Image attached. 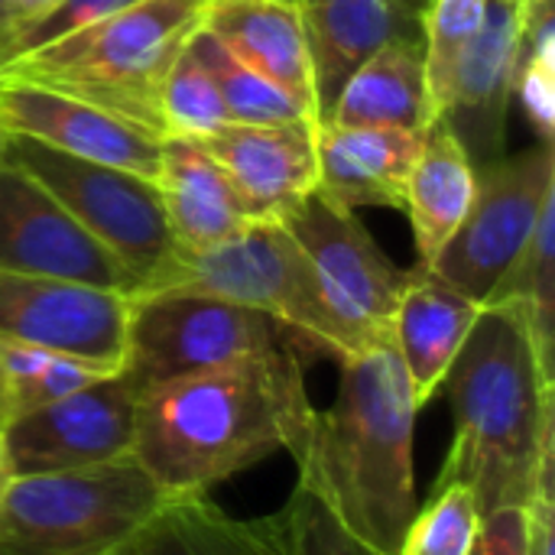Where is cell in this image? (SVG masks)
Instances as JSON below:
<instances>
[{"label": "cell", "instance_id": "cell-17", "mask_svg": "<svg viewBox=\"0 0 555 555\" xmlns=\"http://www.w3.org/2000/svg\"><path fill=\"white\" fill-rule=\"evenodd\" d=\"M520 65V13L514 0H488L485 23L462 55L446 124L481 166L501 159L507 140V107Z\"/></svg>", "mask_w": 555, "mask_h": 555}, {"label": "cell", "instance_id": "cell-34", "mask_svg": "<svg viewBox=\"0 0 555 555\" xmlns=\"http://www.w3.org/2000/svg\"><path fill=\"white\" fill-rule=\"evenodd\" d=\"M555 498L533 494L527 504V555H555Z\"/></svg>", "mask_w": 555, "mask_h": 555}, {"label": "cell", "instance_id": "cell-21", "mask_svg": "<svg viewBox=\"0 0 555 555\" xmlns=\"http://www.w3.org/2000/svg\"><path fill=\"white\" fill-rule=\"evenodd\" d=\"M481 306L416 267L393 315V345L410 374L416 406L423 410L446 384V374L462 351Z\"/></svg>", "mask_w": 555, "mask_h": 555}, {"label": "cell", "instance_id": "cell-38", "mask_svg": "<svg viewBox=\"0 0 555 555\" xmlns=\"http://www.w3.org/2000/svg\"><path fill=\"white\" fill-rule=\"evenodd\" d=\"M10 481V475H7V462H3V446H0V491H3V485Z\"/></svg>", "mask_w": 555, "mask_h": 555}, {"label": "cell", "instance_id": "cell-26", "mask_svg": "<svg viewBox=\"0 0 555 555\" xmlns=\"http://www.w3.org/2000/svg\"><path fill=\"white\" fill-rule=\"evenodd\" d=\"M488 0H429L423 23V62H426V88L436 117L446 114L455 75L465 49L478 36L485 23Z\"/></svg>", "mask_w": 555, "mask_h": 555}, {"label": "cell", "instance_id": "cell-9", "mask_svg": "<svg viewBox=\"0 0 555 555\" xmlns=\"http://www.w3.org/2000/svg\"><path fill=\"white\" fill-rule=\"evenodd\" d=\"M475 176L478 189L465 221L423 270L485 306L527 250L546 205L555 198L553 143L501 156L475 169Z\"/></svg>", "mask_w": 555, "mask_h": 555}, {"label": "cell", "instance_id": "cell-20", "mask_svg": "<svg viewBox=\"0 0 555 555\" xmlns=\"http://www.w3.org/2000/svg\"><path fill=\"white\" fill-rule=\"evenodd\" d=\"M156 185L179 250L218 247L257 221L228 172L195 140L163 137Z\"/></svg>", "mask_w": 555, "mask_h": 555}, {"label": "cell", "instance_id": "cell-30", "mask_svg": "<svg viewBox=\"0 0 555 555\" xmlns=\"http://www.w3.org/2000/svg\"><path fill=\"white\" fill-rule=\"evenodd\" d=\"M130 3H140V0H62L49 16H42L39 23L16 33L0 49V68L23 59V55H29V52H36V49H42V46H49V42H59V39H65V36H72V33H78V29H85V26L111 16V13L130 7Z\"/></svg>", "mask_w": 555, "mask_h": 555}, {"label": "cell", "instance_id": "cell-8", "mask_svg": "<svg viewBox=\"0 0 555 555\" xmlns=\"http://www.w3.org/2000/svg\"><path fill=\"white\" fill-rule=\"evenodd\" d=\"M3 159L36 179L94 241H101L137 280V293L150 289L172 263L179 244L153 179L88 163L16 133L7 137Z\"/></svg>", "mask_w": 555, "mask_h": 555}, {"label": "cell", "instance_id": "cell-6", "mask_svg": "<svg viewBox=\"0 0 555 555\" xmlns=\"http://www.w3.org/2000/svg\"><path fill=\"white\" fill-rule=\"evenodd\" d=\"M169 286L224 296L267 312L312 341L322 358L345 361L364 351L325 299L309 257L280 221H254L237 237L208 250H176L150 289Z\"/></svg>", "mask_w": 555, "mask_h": 555}, {"label": "cell", "instance_id": "cell-5", "mask_svg": "<svg viewBox=\"0 0 555 555\" xmlns=\"http://www.w3.org/2000/svg\"><path fill=\"white\" fill-rule=\"evenodd\" d=\"M163 504V488L133 455L10 478L0 491V555H114Z\"/></svg>", "mask_w": 555, "mask_h": 555}, {"label": "cell", "instance_id": "cell-36", "mask_svg": "<svg viewBox=\"0 0 555 555\" xmlns=\"http://www.w3.org/2000/svg\"><path fill=\"white\" fill-rule=\"evenodd\" d=\"M7 420H10V400H7V380L0 374V429L7 426Z\"/></svg>", "mask_w": 555, "mask_h": 555}, {"label": "cell", "instance_id": "cell-39", "mask_svg": "<svg viewBox=\"0 0 555 555\" xmlns=\"http://www.w3.org/2000/svg\"><path fill=\"white\" fill-rule=\"evenodd\" d=\"M7 137H10V133L0 127V163H3V153H7Z\"/></svg>", "mask_w": 555, "mask_h": 555}, {"label": "cell", "instance_id": "cell-14", "mask_svg": "<svg viewBox=\"0 0 555 555\" xmlns=\"http://www.w3.org/2000/svg\"><path fill=\"white\" fill-rule=\"evenodd\" d=\"M0 127L88 163L159 179L163 137L36 81L0 75Z\"/></svg>", "mask_w": 555, "mask_h": 555}, {"label": "cell", "instance_id": "cell-1", "mask_svg": "<svg viewBox=\"0 0 555 555\" xmlns=\"http://www.w3.org/2000/svg\"><path fill=\"white\" fill-rule=\"evenodd\" d=\"M306 367L270 351L143 390L130 455L166 498L208 494L276 452L296 459L315 416Z\"/></svg>", "mask_w": 555, "mask_h": 555}, {"label": "cell", "instance_id": "cell-3", "mask_svg": "<svg viewBox=\"0 0 555 555\" xmlns=\"http://www.w3.org/2000/svg\"><path fill=\"white\" fill-rule=\"evenodd\" d=\"M455 439L439 485L462 481L481 514L527 507L540 462L553 455V374H546L527 306L498 299L481 306L446 384Z\"/></svg>", "mask_w": 555, "mask_h": 555}, {"label": "cell", "instance_id": "cell-28", "mask_svg": "<svg viewBox=\"0 0 555 555\" xmlns=\"http://www.w3.org/2000/svg\"><path fill=\"white\" fill-rule=\"evenodd\" d=\"M159 114H163V137H182V140H202L231 124L221 91L215 88L211 75L202 68V62L192 55L189 46L179 52L176 65L166 75Z\"/></svg>", "mask_w": 555, "mask_h": 555}, {"label": "cell", "instance_id": "cell-29", "mask_svg": "<svg viewBox=\"0 0 555 555\" xmlns=\"http://www.w3.org/2000/svg\"><path fill=\"white\" fill-rule=\"evenodd\" d=\"M270 524L286 555H380L358 537H351L341 520L325 507V501L299 481L286 507L270 517Z\"/></svg>", "mask_w": 555, "mask_h": 555}, {"label": "cell", "instance_id": "cell-19", "mask_svg": "<svg viewBox=\"0 0 555 555\" xmlns=\"http://www.w3.org/2000/svg\"><path fill=\"white\" fill-rule=\"evenodd\" d=\"M426 133L410 130H367L322 124L315 130L319 185L315 192L345 208L387 205L403 208V189L420 156Z\"/></svg>", "mask_w": 555, "mask_h": 555}, {"label": "cell", "instance_id": "cell-25", "mask_svg": "<svg viewBox=\"0 0 555 555\" xmlns=\"http://www.w3.org/2000/svg\"><path fill=\"white\" fill-rule=\"evenodd\" d=\"M189 49L202 62V68L211 75L215 88L221 91V101H224V107L231 114V124H293V120H312L289 94H283L276 85H270L267 78L250 72L244 62H237L205 26H198L192 33Z\"/></svg>", "mask_w": 555, "mask_h": 555}, {"label": "cell", "instance_id": "cell-7", "mask_svg": "<svg viewBox=\"0 0 555 555\" xmlns=\"http://www.w3.org/2000/svg\"><path fill=\"white\" fill-rule=\"evenodd\" d=\"M270 351H296L309 361L322 358L312 341L250 306L182 286L143 289L130 296L120 374L143 393L176 377Z\"/></svg>", "mask_w": 555, "mask_h": 555}, {"label": "cell", "instance_id": "cell-11", "mask_svg": "<svg viewBox=\"0 0 555 555\" xmlns=\"http://www.w3.org/2000/svg\"><path fill=\"white\" fill-rule=\"evenodd\" d=\"M137 387L117 371L85 390L7 420L0 429L10 478L91 468L127 459L137 436Z\"/></svg>", "mask_w": 555, "mask_h": 555}, {"label": "cell", "instance_id": "cell-22", "mask_svg": "<svg viewBox=\"0 0 555 555\" xmlns=\"http://www.w3.org/2000/svg\"><path fill=\"white\" fill-rule=\"evenodd\" d=\"M436 111L426 88L423 42H390L374 52L341 88L328 124L426 133Z\"/></svg>", "mask_w": 555, "mask_h": 555}, {"label": "cell", "instance_id": "cell-16", "mask_svg": "<svg viewBox=\"0 0 555 555\" xmlns=\"http://www.w3.org/2000/svg\"><path fill=\"white\" fill-rule=\"evenodd\" d=\"M315 124H228L195 140L234 182L257 221H280L319 185Z\"/></svg>", "mask_w": 555, "mask_h": 555}, {"label": "cell", "instance_id": "cell-40", "mask_svg": "<svg viewBox=\"0 0 555 555\" xmlns=\"http://www.w3.org/2000/svg\"><path fill=\"white\" fill-rule=\"evenodd\" d=\"M514 3H520V0H514Z\"/></svg>", "mask_w": 555, "mask_h": 555}, {"label": "cell", "instance_id": "cell-31", "mask_svg": "<svg viewBox=\"0 0 555 555\" xmlns=\"http://www.w3.org/2000/svg\"><path fill=\"white\" fill-rule=\"evenodd\" d=\"M107 377V371L101 367H91L85 361H75V358H65V354H52L49 364L33 374L29 380L23 384H13L7 387V400H10V420L20 416V413H29L36 406H46V403H55V400H65L78 390H85L88 384Z\"/></svg>", "mask_w": 555, "mask_h": 555}, {"label": "cell", "instance_id": "cell-27", "mask_svg": "<svg viewBox=\"0 0 555 555\" xmlns=\"http://www.w3.org/2000/svg\"><path fill=\"white\" fill-rule=\"evenodd\" d=\"M481 507L468 485H436L426 507H416L397 555H475Z\"/></svg>", "mask_w": 555, "mask_h": 555}, {"label": "cell", "instance_id": "cell-10", "mask_svg": "<svg viewBox=\"0 0 555 555\" xmlns=\"http://www.w3.org/2000/svg\"><path fill=\"white\" fill-rule=\"evenodd\" d=\"M280 224L296 237L309 257L325 299L351 335L367 348L393 338V315L410 283V270H400L367 228L319 192L306 195Z\"/></svg>", "mask_w": 555, "mask_h": 555}, {"label": "cell", "instance_id": "cell-41", "mask_svg": "<svg viewBox=\"0 0 555 555\" xmlns=\"http://www.w3.org/2000/svg\"><path fill=\"white\" fill-rule=\"evenodd\" d=\"M475 555H478V553H475Z\"/></svg>", "mask_w": 555, "mask_h": 555}, {"label": "cell", "instance_id": "cell-15", "mask_svg": "<svg viewBox=\"0 0 555 555\" xmlns=\"http://www.w3.org/2000/svg\"><path fill=\"white\" fill-rule=\"evenodd\" d=\"M429 0H296L319 127L348 78L390 42H423Z\"/></svg>", "mask_w": 555, "mask_h": 555}, {"label": "cell", "instance_id": "cell-33", "mask_svg": "<svg viewBox=\"0 0 555 555\" xmlns=\"http://www.w3.org/2000/svg\"><path fill=\"white\" fill-rule=\"evenodd\" d=\"M478 555H527V507H501L481 520Z\"/></svg>", "mask_w": 555, "mask_h": 555}, {"label": "cell", "instance_id": "cell-13", "mask_svg": "<svg viewBox=\"0 0 555 555\" xmlns=\"http://www.w3.org/2000/svg\"><path fill=\"white\" fill-rule=\"evenodd\" d=\"M0 273L72 280L124 296L137 293L127 267L7 159L0 163Z\"/></svg>", "mask_w": 555, "mask_h": 555}, {"label": "cell", "instance_id": "cell-18", "mask_svg": "<svg viewBox=\"0 0 555 555\" xmlns=\"http://www.w3.org/2000/svg\"><path fill=\"white\" fill-rule=\"evenodd\" d=\"M202 26L319 124L296 0H205Z\"/></svg>", "mask_w": 555, "mask_h": 555}, {"label": "cell", "instance_id": "cell-35", "mask_svg": "<svg viewBox=\"0 0 555 555\" xmlns=\"http://www.w3.org/2000/svg\"><path fill=\"white\" fill-rule=\"evenodd\" d=\"M62 0H7V42L16 36V33H23L26 26H33V23H39L42 16H49L55 7H59ZM3 42V46H7ZM0 46V49H3Z\"/></svg>", "mask_w": 555, "mask_h": 555}, {"label": "cell", "instance_id": "cell-4", "mask_svg": "<svg viewBox=\"0 0 555 555\" xmlns=\"http://www.w3.org/2000/svg\"><path fill=\"white\" fill-rule=\"evenodd\" d=\"M205 0H140L0 68L104 107L163 137L159 98L169 68L202 26Z\"/></svg>", "mask_w": 555, "mask_h": 555}, {"label": "cell", "instance_id": "cell-32", "mask_svg": "<svg viewBox=\"0 0 555 555\" xmlns=\"http://www.w3.org/2000/svg\"><path fill=\"white\" fill-rule=\"evenodd\" d=\"M514 91L524 98L527 117L537 127V133L543 137V143H553L555 130V72L524 62L517 65V85Z\"/></svg>", "mask_w": 555, "mask_h": 555}, {"label": "cell", "instance_id": "cell-24", "mask_svg": "<svg viewBox=\"0 0 555 555\" xmlns=\"http://www.w3.org/2000/svg\"><path fill=\"white\" fill-rule=\"evenodd\" d=\"M114 555H286L270 524L237 520L208 494L166 498V504Z\"/></svg>", "mask_w": 555, "mask_h": 555}, {"label": "cell", "instance_id": "cell-12", "mask_svg": "<svg viewBox=\"0 0 555 555\" xmlns=\"http://www.w3.org/2000/svg\"><path fill=\"white\" fill-rule=\"evenodd\" d=\"M130 296L52 280L0 273V338L65 354L117 374L127 358Z\"/></svg>", "mask_w": 555, "mask_h": 555}, {"label": "cell", "instance_id": "cell-2", "mask_svg": "<svg viewBox=\"0 0 555 555\" xmlns=\"http://www.w3.org/2000/svg\"><path fill=\"white\" fill-rule=\"evenodd\" d=\"M338 393L315 410L299 485L315 491L341 527L380 555H397L420 507L413 478L416 397L393 338L338 361Z\"/></svg>", "mask_w": 555, "mask_h": 555}, {"label": "cell", "instance_id": "cell-23", "mask_svg": "<svg viewBox=\"0 0 555 555\" xmlns=\"http://www.w3.org/2000/svg\"><path fill=\"white\" fill-rule=\"evenodd\" d=\"M475 189L478 176L465 146L449 130L446 117L433 120L403 189V208L410 215L420 257L416 267H429L446 241L459 231L475 202Z\"/></svg>", "mask_w": 555, "mask_h": 555}, {"label": "cell", "instance_id": "cell-37", "mask_svg": "<svg viewBox=\"0 0 555 555\" xmlns=\"http://www.w3.org/2000/svg\"><path fill=\"white\" fill-rule=\"evenodd\" d=\"M7 42V0H0V46Z\"/></svg>", "mask_w": 555, "mask_h": 555}]
</instances>
